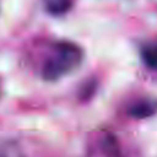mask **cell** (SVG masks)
Masks as SVG:
<instances>
[{"label":"cell","instance_id":"cell-4","mask_svg":"<svg viewBox=\"0 0 157 157\" xmlns=\"http://www.w3.org/2000/svg\"><path fill=\"white\" fill-rule=\"evenodd\" d=\"M142 59L148 67L157 70V44L145 47L142 50Z\"/></svg>","mask_w":157,"mask_h":157},{"label":"cell","instance_id":"cell-2","mask_svg":"<svg viewBox=\"0 0 157 157\" xmlns=\"http://www.w3.org/2000/svg\"><path fill=\"white\" fill-rule=\"evenodd\" d=\"M157 112V102L151 99H142L130 108V114L136 118H146L151 117Z\"/></svg>","mask_w":157,"mask_h":157},{"label":"cell","instance_id":"cell-3","mask_svg":"<svg viewBox=\"0 0 157 157\" xmlns=\"http://www.w3.org/2000/svg\"><path fill=\"white\" fill-rule=\"evenodd\" d=\"M44 4L47 11L55 16L64 15L71 7V0H44Z\"/></svg>","mask_w":157,"mask_h":157},{"label":"cell","instance_id":"cell-1","mask_svg":"<svg viewBox=\"0 0 157 157\" xmlns=\"http://www.w3.org/2000/svg\"><path fill=\"white\" fill-rule=\"evenodd\" d=\"M82 61V50L70 42H56L43 61L40 75L47 81H56L74 71Z\"/></svg>","mask_w":157,"mask_h":157}]
</instances>
